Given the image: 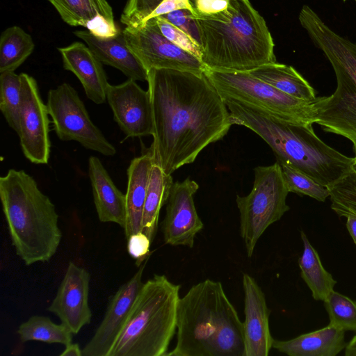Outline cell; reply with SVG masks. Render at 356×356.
<instances>
[{
	"label": "cell",
	"mask_w": 356,
	"mask_h": 356,
	"mask_svg": "<svg viewBox=\"0 0 356 356\" xmlns=\"http://www.w3.org/2000/svg\"><path fill=\"white\" fill-rule=\"evenodd\" d=\"M154 163L168 175L193 163L233 125L229 111L204 72L147 71Z\"/></svg>",
	"instance_id": "6da1fadb"
},
{
	"label": "cell",
	"mask_w": 356,
	"mask_h": 356,
	"mask_svg": "<svg viewBox=\"0 0 356 356\" xmlns=\"http://www.w3.org/2000/svg\"><path fill=\"white\" fill-rule=\"evenodd\" d=\"M176 326L166 356H245L243 325L220 282L207 279L179 298Z\"/></svg>",
	"instance_id": "7a4b0ae2"
},
{
	"label": "cell",
	"mask_w": 356,
	"mask_h": 356,
	"mask_svg": "<svg viewBox=\"0 0 356 356\" xmlns=\"http://www.w3.org/2000/svg\"><path fill=\"white\" fill-rule=\"evenodd\" d=\"M233 124L244 126L272 149L279 163H286L329 187L351 170L355 157L347 156L321 140L313 124L286 122L238 102L223 99Z\"/></svg>",
	"instance_id": "3957f363"
},
{
	"label": "cell",
	"mask_w": 356,
	"mask_h": 356,
	"mask_svg": "<svg viewBox=\"0 0 356 356\" xmlns=\"http://www.w3.org/2000/svg\"><path fill=\"white\" fill-rule=\"evenodd\" d=\"M197 20L206 69L249 72L276 62L271 34L249 0H230L225 10Z\"/></svg>",
	"instance_id": "277c9868"
},
{
	"label": "cell",
	"mask_w": 356,
	"mask_h": 356,
	"mask_svg": "<svg viewBox=\"0 0 356 356\" xmlns=\"http://www.w3.org/2000/svg\"><path fill=\"white\" fill-rule=\"evenodd\" d=\"M0 199L12 244L26 266L49 261L62 234L55 205L24 170L0 177Z\"/></svg>",
	"instance_id": "5b68a950"
},
{
	"label": "cell",
	"mask_w": 356,
	"mask_h": 356,
	"mask_svg": "<svg viewBox=\"0 0 356 356\" xmlns=\"http://www.w3.org/2000/svg\"><path fill=\"white\" fill-rule=\"evenodd\" d=\"M298 19L337 78L334 93L313 102L314 122L326 132L348 139L356 155V43L334 32L309 6L302 8Z\"/></svg>",
	"instance_id": "8992f818"
},
{
	"label": "cell",
	"mask_w": 356,
	"mask_h": 356,
	"mask_svg": "<svg viewBox=\"0 0 356 356\" xmlns=\"http://www.w3.org/2000/svg\"><path fill=\"white\" fill-rule=\"evenodd\" d=\"M179 289L164 275L143 283L108 356H166L177 330Z\"/></svg>",
	"instance_id": "52a82bcc"
},
{
	"label": "cell",
	"mask_w": 356,
	"mask_h": 356,
	"mask_svg": "<svg viewBox=\"0 0 356 356\" xmlns=\"http://www.w3.org/2000/svg\"><path fill=\"white\" fill-rule=\"evenodd\" d=\"M204 72L223 99H232L260 108L286 122L314 123L313 102L289 95L248 72L206 69Z\"/></svg>",
	"instance_id": "ba28073f"
},
{
	"label": "cell",
	"mask_w": 356,
	"mask_h": 356,
	"mask_svg": "<svg viewBox=\"0 0 356 356\" xmlns=\"http://www.w3.org/2000/svg\"><path fill=\"white\" fill-rule=\"evenodd\" d=\"M254 179L250 193L236 195L240 213V234L247 255L251 257L256 244L266 229L289 210L286 197L289 193L280 165L254 168Z\"/></svg>",
	"instance_id": "9c48e42d"
},
{
	"label": "cell",
	"mask_w": 356,
	"mask_h": 356,
	"mask_svg": "<svg viewBox=\"0 0 356 356\" xmlns=\"http://www.w3.org/2000/svg\"><path fill=\"white\" fill-rule=\"evenodd\" d=\"M47 106L53 128L63 141L74 140L104 156H113L115 147L92 122L76 90L67 83L50 89Z\"/></svg>",
	"instance_id": "30bf717a"
},
{
	"label": "cell",
	"mask_w": 356,
	"mask_h": 356,
	"mask_svg": "<svg viewBox=\"0 0 356 356\" xmlns=\"http://www.w3.org/2000/svg\"><path fill=\"white\" fill-rule=\"evenodd\" d=\"M127 43L143 66L202 74L206 70L201 60L168 40L161 32L156 17L138 27L122 31Z\"/></svg>",
	"instance_id": "8fae6325"
},
{
	"label": "cell",
	"mask_w": 356,
	"mask_h": 356,
	"mask_svg": "<svg viewBox=\"0 0 356 356\" xmlns=\"http://www.w3.org/2000/svg\"><path fill=\"white\" fill-rule=\"evenodd\" d=\"M22 79V99L17 134L25 157L35 164H47L51 152L49 119L35 79L26 74Z\"/></svg>",
	"instance_id": "7c38bea8"
},
{
	"label": "cell",
	"mask_w": 356,
	"mask_h": 356,
	"mask_svg": "<svg viewBox=\"0 0 356 356\" xmlns=\"http://www.w3.org/2000/svg\"><path fill=\"white\" fill-rule=\"evenodd\" d=\"M198 188V184L190 178L173 183L162 222L161 229L165 244L193 247L196 234L204 227L193 200Z\"/></svg>",
	"instance_id": "4fadbf2b"
},
{
	"label": "cell",
	"mask_w": 356,
	"mask_h": 356,
	"mask_svg": "<svg viewBox=\"0 0 356 356\" xmlns=\"http://www.w3.org/2000/svg\"><path fill=\"white\" fill-rule=\"evenodd\" d=\"M108 102L115 121L127 137H143L153 134L150 96L135 80L128 79L119 85L109 84Z\"/></svg>",
	"instance_id": "5bb4252c"
},
{
	"label": "cell",
	"mask_w": 356,
	"mask_h": 356,
	"mask_svg": "<svg viewBox=\"0 0 356 356\" xmlns=\"http://www.w3.org/2000/svg\"><path fill=\"white\" fill-rule=\"evenodd\" d=\"M148 259L112 296L103 320L82 349L83 356H108L143 286L142 277Z\"/></svg>",
	"instance_id": "9a60e30c"
},
{
	"label": "cell",
	"mask_w": 356,
	"mask_h": 356,
	"mask_svg": "<svg viewBox=\"0 0 356 356\" xmlns=\"http://www.w3.org/2000/svg\"><path fill=\"white\" fill-rule=\"evenodd\" d=\"M89 284V273L70 261L56 296L47 308L73 334H78L91 321L92 312L88 304Z\"/></svg>",
	"instance_id": "2e32d148"
},
{
	"label": "cell",
	"mask_w": 356,
	"mask_h": 356,
	"mask_svg": "<svg viewBox=\"0 0 356 356\" xmlns=\"http://www.w3.org/2000/svg\"><path fill=\"white\" fill-rule=\"evenodd\" d=\"M242 282L245 356H268L274 341L269 326L270 311L265 295L256 280L249 274L243 273Z\"/></svg>",
	"instance_id": "e0dca14e"
},
{
	"label": "cell",
	"mask_w": 356,
	"mask_h": 356,
	"mask_svg": "<svg viewBox=\"0 0 356 356\" xmlns=\"http://www.w3.org/2000/svg\"><path fill=\"white\" fill-rule=\"evenodd\" d=\"M58 49L63 67L79 79L87 97L97 104L104 103L109 83L103 63L88 46L74 42Z\"/></svg>",
	"instance_id": "ac0fdd59"
},
{
	"label": "cell",
	"mask_w": 356,
	"mask_h": 356,
	"mask_svg": "<svg viewBox=\"0 0 356 356\" xmlns=\"http://www.w3.org/2000/svg\"><path fill=\"white\" fill-rule=\"evenodd\" d=\"M63 20L73 26H81L99 38H111L119 31L113 10L106 0H48Z\"/></svg>",
	"instance_id": "d6986e66"
},
{
	"label": "cell",
	"mask_w": 356,
	"mask_h": 356,
	"mask_svg": "<svg viewBox=\"0 0 356 356\" xmlns=\"http://www.w3.org/2000/svg\"><path fill=\"white\" fill-rule=\"evenodd\" d=\"M74 34L103 64L119 70L128 79L147 81V70L129 47L122 31L111 38H99L88 30L76 31Z\"/></svg>",
	"instance_id": "ffe728a7"
},
{
	"label": "cell",
	"mask_w": 356,
	"mask_h": 356,
	"mask_svg": "<svg viewBox=\"0 0 356 356\" xmlns=\"http://www.w3.org/2000/svg\"><path fill=\"white\" fill-rule=\"evenodd\" d=\"M95 209L102 222H114L123 229L127 222L126 197L115 185L101 161L95 156L88 159Z\"/></svg>",
	"instance_id": "44dd1931"
},
{
	"label": "cell",
	"mask_w": 356,
	"mask_h": 356,
	"mask_svg": "<svg viewBox=\"0 0 356 356\" xmlns=\"http://www.w3.org/2000/svg\"><path fill=\"white\" fill-rule=\"evenodd\" d=\"M153 163V154L149 149L145 154L133 159L127 168V222L124 229L127 238L142 232L143 209Z\"/></svg>",
	"instance_id": "7402d4cb"
},
{
	"label": "cell",
	"mask_w": 356,
	"mask_h": 356,
	"mask_svg": "<svg viewBox=\"0 0 356 356\" xmlns=\"http://www.w3.org/2000/svg\"><path fill=\"white\" fill-rule=\"evenodd\" d=\"M346 344L345 331L329 323L289 340L274 339L273 348L289 356H336Z\"/></svg>",
	"instance_id": "603a6c76"
},
{
	"label": "cell",
	"mask_w": 356,
	"mask_h": 356,
	"mask_svg": "<svg viewBox=\"0 0 356 356\" xmlns=\"http://www.w3.org/2000/svg\"><path fill=\"white\" fill-rule=\"evenodd\" d=\"M248 72L297 99L309 102L316 99L314 89L292 66L275 62L261 65Z\"/></svg>",
	"instance_id": "cb8c5ba5"
},
{
	"label": "cell",
	"mask_w": 356,
	"mask_h": 356,
	"mask_svg": "<svg viewBox=\"0 0 356 356\" xmlns=\"http://www.w3.org/2000/svg\"><path fill=\"white\" fill-rule=\"evenodd\" d=\"M173 179L153 163L149 177L143 209L142 232L152 243L156 234L160 211L168 199Z\"/></svg>",
	"instance_id": "d4e9b609"
},
{
	"label": "cell",
	"mask_w": 356,
	"mask_h": 356,
	"mask_svg": "<svg viewBox=\"0 0 356 356\" xmlns=\"http://www.w3.org/2000/svg\"><path fill=\"white\" fill-rule=\"evenodd\" d=\"M304 249L298 259L300 275L316 300L324 301L337 284L332 275L323 266L319 255L303 231L300 232Z\"/></svg>",
	"instance_id": "484cf974"
},
{
	"label": "cell",
	"mask_w": 356,
	"mask_h": 356,
	"mask_svg": "<svg viewBox=\"0 0 356 356\" xmlns=\"http://www.w3.org/2000/svg\"><path fill=\"white\" fill-rule=\"evenodd\" d=\"M34 47L33 38L22 28L13 26L6 29L0 38V73L15 72Z\"/></svg>",
	"instance_id": "4316f807"
},
{
	"label": "cell",
	"mask_w": 356,
	"mask_h": 356,
	"mask_svg": "<svg viewBox=\"0 0 356 356\" xmlns=\"http://www.w3.org/2000/svg\"><path fill=\"white\" fill-rule=\"evenodd\" d=\"M182 8L191 10L188 0H128L120 21L126 26L138 27L150 19Z\"/></svg>",
	"instance_id": "83f0119b"
},
{
	"label": "cell",
	"mask_w": 356,
	"mask_h": 356,
	"mask_svg": "<svg viewBox=\"0 0 356 356\" xmlns=\"http://www.w3.org/2000/svg\"><path fill=\"white\" fill-rule=\"evenodd\" d=\"M17 332L22 342L38 341L64 346L72 342L73 333L67 327L44 316H32L19 325Z\"/></svg>",
	"instance_id": "f1b7e54d"
},
{
	"label": "cell",
	"mask_w": 356,
	"mask_h": 356,
	"mask_svg": "<svg viewBox=\"0 0 356 356\" xmlns=\"http://www.w3.org/2000/svg\"><path fill=\"white\" fill-rule=\"evenodd\" d=\"M22 99V79L15 72L0 73V110L9 127L17 134Z\"/></svg>",
	"instance_id": "f546056e"
},
{
	"label": "cell",
	"mask_w": 356,
	"mask_h": 356,
	"mask_svg": "<svg viewBox=\"0 0 356 356\" xmlns=\"http://www.w3.org/2000/svg\"><path fill=\"white\" fill-rule=\"evenodd\" d=\"M331 209L339 216H356V172L351 170L343 178L327 187Z\"/></svg>",
	"instance_id": "4dcf8cb0"
},
{
	"label": "cell",
	"mask_w": 356,
	"mask_h": 356,
	"mask_svg": "<svg viewBox=\"0 0 356 356\" xmlns=\"http://www.w3.org/2000/svg\"><path fill=\"white\" fill-rule=\"evenodd\" d=\"M330 324L344 331L356 332V302L337 291L323 301Z\"/></svg>",
	"instance_id": "1f68e13d"
},
{
	"label": "cell",
	"mask_w": 356,
	"mask_h": 356,
	"mask_svg": "<svg viewBox=\"0 0 356 356\" xmlns=\"http://www.w3.org/2000/svg\"><path fill=\"white\" fill-rule=\"evenodd\" d=\"M289 192L307 195L320 202L330 197L329 188L286 163H279Z\"/></svg>",
	"instance_id": "d6a6232c"
},
{
	"label": "cell",
	"mask_w": 356,
	"mask_h": 356,
	"mask_svg": "<svg viewBox=\"0 0 356 356\" xmlns=\"http://www.w3.org/2000/svg\"><path fill=\"white\" fill-rule=\"evenodd\" d=\"M156 20L161 32L168 40L200 59V46L191 37L161 16L156 17Z\"/></svg>",
	"instance_id": "836d02e7"
},
{
	"label": "cell",
	"mask_w": 356,
	"mask_h": 356,
	"mask_svg": "<svg viewBox=\"0 0 356 356\" xmlns=\"http://www.w3.org/2000/svg\"><path fill=\"white\" fill-rule=\"evenodd\" d=\"M161 17L188 34L200 46V36L197 17L191 10L186 8L175 10Z\"/></svg>",
	"instance_id": "e575fe53"
},
{
	"label": "cell",
	"mask_w": 356,
	"mask_h": 356,
	"mask_svg": "<svg viewBox=\"0 0 356 356\" xmlns=\"http://www.w3.org/2000/svg\"><path fill=\"white\" fill-rule=\"evenodd\" d=\"M127 238L129 254L136 259V264L140 266L150 256L149 248L152 243L149 237L143 232L133 234Z\"/></svg>",
	"instance_id": "d590c367"
},
{
	"label": "cell",
	"mask_w": 356,
	"mask_h": 356,
	"mask_svg": "<svg viewBox=\"0 0 356 356\" xmlns=\"http://www.w3.org/2000/svg\"><path fill=\"white\" fill-rule=\"evenodd\" d=\"M230 0H188L197 18H205L227 8Z\"/></svg>",
	"instance_id": "8d00e7d4"
},
{
	"label": "cell",
	"mask_w": 356,
	"mask_h": 356,
	"mask_svg": "<svg viewBox=\"0 0 356 356\" xmlns=\"http://www.w3.org/2000/svg\"><path fill=\"white\" fill-rule=\"evenodd\" d=\"M65 346L60 356H83L82 349L78 343L71 342Z\"/></svg>",
	"instance_id": "74e56055"
},
{
	"label": "cell",
	"mask_w": 356,
	"mask_h": 356,
	"mask_svg": "<svg viewBox=\"0 0 356 356\" xmlns=\"http://www.w3.org/2000/svg\"><path fill=\"white\" fill-rule=\"evenodd\" d=\"M346 218L347 229L356 245V216L353 215H349L346 216Z\"/></svg>",
	"instance_id": "f35d334b"
},
{
	"label": "cell",
	"mask_w": 356,
	"mask_h": 356,
	"mask_svg": "<svg viewBox=\"0 0 356 356\" xmlns=\"http://www.w3.org/2000/svg\"><path fill=\"white\" fill-rule=\"evenodd\" d=\"M346 356H356V334L347 343L345 348Z\"/></svg>",
	"instance_id": "ab89813d"
},
{
	"label": "cell",
	"mask_w": 356,
	"mask_h": 356,
	"mask_svg": "<svg viewBox=\"0 0 356 356\" xmlns=\"http://www.w3.org/2000/svg\"><path fill=\"white\" fill-rule=\"evenodd\" d=\"M352 170L356 172V155L355 156V161L352 166Z\"/></svg>",
	"instance_id": "60d3db41"
},
{
	"label": "cell",
	"mask_w": 356,
	"mask_h": 356,
	"mask_svg": "<svg viewBox=\"0 0 356 356\" xmlns=\"http://www.w3.org/2000/svg\"><path fill=\"white\" fill-rule=\"evenodd\" d=\"M354 1H355V3H356V0H354Z\"/></svg>",
	"instance_id": "b9f144b4"
},
{
	"label": "cell",
	"mask_w": 356,
	"mask_h": 356,
	"mask_svg": "<svg viewBox=\"0 0 356 356\" xmlns=\"http://www.w3.org/2000/svg\"><path fill=\"white\" fill-rule=\"evenodd\" d=\"M343 1H346V0H343Z\"/></svg>",
	"instance_id": "7bdbcfd3"
}]
</instances>
